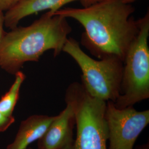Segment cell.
I'll list each match as a JSON object with an SVG mask.
<instances>
[{
    "label": "cell",
    "instance_id": "5bb4252c",
    "mask_svg": "<svg viewBox=\"0 0 149 149\" xmlns=\"http://www.w3.org/2000/svg\"><path fill=\"white\" fill-rule=\"evenodd\" d=\"M103 0H80V3L83 6V7H88L89 6L92 5L94 3L100 2Z\"/></svg>",
    "mask_w": 149,
    "mask_h": 149
},
{
    "label": "cell",
    "instance_id": "8992f818",
    "mask_svg": "<svg viewBox=\"0 0 149 149\" xmlns=\"http://www.w3.org/2000/svg\"><path fill=\"white\" fill-rule=\"evenodd\" d=\"M106 119L109 149H133L139 135L149 124V111H138L133 106L118 108L108 101Z\"/></svg>",
    "mask_w": 149,
    "mask_h": 149
},
{
    "label": "cell",
    "instance_id": "277c9868",
    "mask_svg": "<svg viewBox=\"0 0 149 149\" xmlns=\"http://www.w3.org/2000/svg\"><path fill=\"white\" fill-rule=\"evenodd\" d=\"M139 31L123 61L120 93L114 102L118 108L133 106L149 98V12L139 19Z\"/></svg>",
    "mask_w": 149,
    "mask_h": 149
},
{
    "label": "cell",
    "instance_id": "7c38bea8",
    "mask_svg": "<svg viewBox=\"0 0 149 149\" xmlns=\"http://www.w3.org/2000/svg\"><path fill=\"white\" fill-rule=\"evenodd\" d=\"M23 1L24 0H0V10L8 11Z\"/></svg>",
    "mask_w": 149,
    "mask_h": 149
},
{
    "label": "cell",
    "instance_id": "8fae6325",
    "mask_svg": "<svg viewBox=\"0 0 149 149\" xmlns=\"http://www.w3.org/2000/svg\"><path fill=\"white\" fill-rule=\"evenodd\" d=\"M15 122L13 116H6L0 112V133L4 132Z\"/></svg>",
    "mask_w": 149,
    "mask_h": 149
},
{
    "label": "cell",
    "instance_id": "2e32d148",
    "mask_svg": "<svg viewBox=\"0 0 149 149\" xmlns=\"http://www.w3.org/2000/svg\"><path fill=\"white\" fill-rule=\"evenodd\" d=\"M27 149H32L31 148H27Z\"/></svg>",
    "mask_w": 149,
    "mask_h": 149
},
{
    "label": "cell",
    "instance_id": "9c48e42d",
    "mask_svg": "<svg viewBox=\"0 0 149 149\" xmlns=\"http://www.w3.org/2000/svg\"><path fill=\"white\" fill-rule=\"evenodd\" d=\"M55 116L33 115L21 123L14 141L6 149H27L45 133Z\"/></svg>",
    "mask_w": 149,
    "mask_h": 149
},
{
    "label": "cell",
    "instance_id": "30bf717a",
    "mask_svg": "<svg viewBox=\"0 0 149 149\" xmlns=\"http://www.w3.org/2000/svg\"><path fill=\"white\" fill-rule=\"evenodd\" d=\"M26 79L23 72L18 71L15 74V80L10 90L0 100V112L6 116H13V112L19 98L22 85Z\"/></svg>",
    "mask_w": 149,
    "mask_h": 149
},
{
    "label": "cell",
    "instance_id": "4fadbf2b",
    "mask_svg": "<svg viewBox=\"0 0 149 149\" xmlns=\"http://www.w3.org/2000/svg\"><path fill=\"white\" fill-rule=\"evenodd\" d=\"M3 24H5V15L3 11L0 10V42L5 34L3 28Z\"/></svg>",
    "mask_w": 149,
    "mask_h": 149
},
{
    "label": "cell",
    "instance_id": "6da1fadb",
    "mask_svg": "<svg viewBox=\"0 0 149 149\" xmlns=\"http://www.w3.org/2000/svg\"><path fill=\"white\" fill-rule=\"evenodd\" d=\"M135 8L122 0H103L82 8H65L53 14L72 18L84 27L81 44L98 59L116 57L124 61L139 31L132 15Z\"/></svg>",
    "mask_w": 149,
    "mask_h": 149
},
{
    "label": "cell",
    "instance_id": "3957f363",
    "mask_svg": "<svg viewBox=\"0 0 149 149\" xmlns=\"http://www.w3.org/2000/svg\"><path fill=\"white\" fill-rule=\"evenodd\" d=\"M63 52L79 66L82 72L81 84L89 95L104 101L116 102L120 93L123 61L116 57L93 59L72 38H68Z\"/></svg>",
    "mask_w": 149,
    "mask_h": 149
},
{
    "label": "cell",
    "instance_id": "52a82bcc",
    "mask_svg": "<svg viewBox=\"0 0 149 149\" xmlns=\"http://www.w3.org/2000/svg\"><path fill=\"white\" fill-rule=\"evenodd\" d=\"M65 108L55 116L45 133L38 140V149H74V109L69 100L65 98Z\"/></svg>",
    "mask_w": 149,
    "mask_h": 149
},
{
    "label": "cell",
    "instance_id": "5b68a950",
    "mask_svg": "<svg viewBox=\"0 0 149 149\" xmlns=\"http://www.w3.org/2000/svg\"><path fill=\"white\" fill-rule=\"evenodd\" d=\"M65 98L74 109L77 133L74 149H107V102L91 96L77 82L68 87Z\"/></svg>",
    "mask_w": 149,
    "mask_h": 149
},
{
    "label": "cell",
    "instance_id": "9a60e30c",
    "mask_svg": "<svg viewBox=\"0 0 149 149\" xmlns=\"http://www.w3.org/2000/svg\"><path fill=\"white\" fill-rule=\"evenodd\" d=\"M135 1H136V0H122V1L124 3H127V4H131L132 3L135 2Z\"/></svg>",
    "mask_w": 149,
    "mask_h": 149
},
{
    "label": "cell",
    "instance_id": "ba28073f",
    "mask_svg": "<svg viewBox=\"0 0 149 149\" xmlns=\"http://www.w3.org/2000/svg\"><path fill=\"white\" fill-rule=\"evenodd\" d=\"M80 0H24L7 11L5 24L12 29L17 27L22 19L41 11L49 10L54 13L71 2Z\"/></svg>",
    "mask_w": 149,
    "mask_h": 149
},
{
    "label": "cell",
    "instance_id": "7a4b0ae2",
    "mask_svg": "<svg viewBox=\"0 0 149 149\" xmlns=\"http://www.w3.org/2000/svg\"><path fill=\"white\" fill-rule=\"evenodd\" d=\"M72 31L67 18L48 11L30 26L16 27L0 42V67L16 74L28 61H38L48 50L60 55Z\"/></svg>",
    "mask_w": 149,
    "mask_h": 149
}]
</instances>
